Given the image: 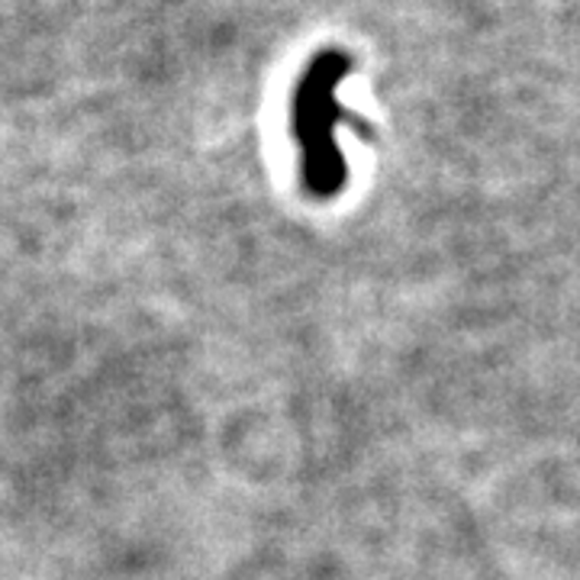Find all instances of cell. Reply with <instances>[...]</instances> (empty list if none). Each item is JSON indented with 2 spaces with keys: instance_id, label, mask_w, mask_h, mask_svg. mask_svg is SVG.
<instances>
[{
  "instance_id": "6da1fadb",
  "label": "cell",
  "mask_w": 580,
  "mask_h": 580,
  "mask_svg": "<svg viewBox=\"0 0 580 580\" xmlns=\"http://www.w3.org/2000/svg\"><path fill=\"white\" fill-rule=\"evenodd\" d=\"M342 55H323L307 72L297 97V136L304 146L307 184L319 197H329L342 184V158L333 143V126L339 123V104L333 97L336 81L346 75Z\"/></svg>"
}]
</instances>
